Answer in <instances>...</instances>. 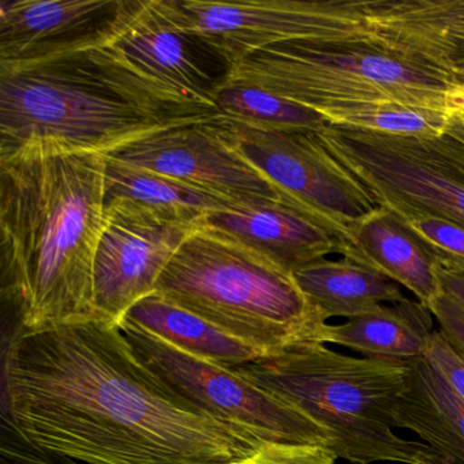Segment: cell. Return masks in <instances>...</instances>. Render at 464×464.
Segmentation results:
<instances>
[{
  "instance_id": "obj_8",
  "label": "cell",
  "mask_w": 464,
  "mask_h": 464,
  "mask_svg": "<svg viewBox=\"0 0 464 464\" xmlns=\"http://www.w3.org/2000/svg\"><path fill=\"white\" fill-rule=\"evenodd\" d=\"M230 146L262 173L287 205L330 230L344 254L357 227L379 210L368 189L319 140L317 131L249 126L217 116Z\"/></svg>"
},
{
  "instance_id": "obj_20",
  "label": "cell",
  "mask_w": 464,
  "mask_h": 464,
  "mask_svg": "<svg viewBox=\"0 0 464 464\" xmlns=\"http://www.w3.org/2000/svg\"><path fill=\"white\" fill-rule=\"evenodd\" d=\"M124 319L164 339L181 352L236 368L266 357L265 353L233 336L198 314L153 293L130 308Z\"/></svg>"
},
{
  "instance_id": "obj_16",
  "label": "cell",
  "mask_w": 464,
  "mask_h": 464,
  "mask_svg": "<svg viewBox=\"0 0 464 464\" xmlns=\"http://www.w3.org/2000/svg\"><path fill=\"white\" fill-rule=\"evenodd\" d=\"M342 257L392 279L423 305L441 293L433 257L387 208H380L357 227Z\"/></svg>"
},
{
  "instance_id": "obj_4",
  "label": "cell",
  "mask_w": 464,
  "mask_h": 464,
  "mask_svg": "<svg viewBox=\"0 0 464 464\" xmlns=\"http://www.w3.org/2000/svg\"><path fill=\"white\" fill-rule=\"evenodd\" d=\"M156 293L266 355L322 343L327 325L292 273L205 225L181 244Z\"/></svg>"
},
{
  "instance_id": "obj_25",
  "label": "cell",
  "mask_w": 464,
  "mask_h": 464,
  "mask_svg": "<svg viewBox=\"0 0 464 464\" xmlns=\"http://www.w3.org/2000/svg\"><path fill=\"white\" fill-rule=\"evenodd\" d=\"M336 459L323 445L266 442L251 455L229 464H335Z\"/></svg>"
},
{
  "instance_id": "obj_12",
  "label": "cell",
  "mask_w": 464,
  "mask_h": 464,
  "mask_svg": "<svg viewBox=\"0 0 464 464\" xmlns=\"http://www.w3.org/2000/svg\"><path fill=\"white\" fill-rule=\"evenodd\" d=\"M216 118L159 130L104 156L169 176L232 203L284 202L276 187L222 137Z\"/></svg>"
},
{
  "instance_id": "obj_11",
  "label": "cell",
  "mask_w": 464,
  "mask_h": 464,
  "mask_svg": "<svg viewBox=\"0 0 464 464\" xmlns=\"http://www.w3.org/2000/svg\"><path fill=\"white\" fill-rule=\"evenodd\" d=\"M197 225L129 199L105 202V224L94 257L97 319L121 324L157 284Z\"/></svg>"
},
{
  "instance_id": "obj_2",
  "label": "cell",
  "mask_w": 464,
  "mask_h": 464,
  "mask_svg": "<svg viewBox=\"0 0 464 464\" xmlns=\"http://www.w3.org/2000/svg\"><path fill=\"white\" fill-rule=\"evenodd\" d=\"M104 154L29 146L0 157V295L10 331L94 319Z\"/></svg>"
},
{
  "instance_id": "obj_6",
  "label": "cell",
  "mask_w": 464,
  "mask_h": 464,
  "mask_svg": "<svg viewBox=\"0 0 464 464\" xmlns=\"http://www.w3.org/2000/svg\"><path fill=\"white\" fill-rule=\"evenodd\" d=\"M227 82L265 89L314 112L358 102H396L450 116L464 111V93L445 72L372 42L268 45L236 62Z\"/></svg>"
},
{
  "instance_id": "obj_15",
  "label": "cell",
  "mask_w": 464,
  "mask_h": 464,
  "mask_svg": "<svg viewBox=\"0 0 464 464\" xmlns=\"http://www.w3.org/2000/svg\"><path fill=\"white\" fill-rule=\"evenodd\" d=\"M199 225L230 236L292 274L343 252L330 230L282 200L236 203L208 214Z\"/></svg>"
},
{
  "instance_id": "obj_13",
  "label": "cell",
  "mask_w": 464,
  "mask_h": 464,
  "mask_svg": "<svg viewBox=\"0 0 464 464\" xmlns=\"http://www.w3.org/2000/svg\"><path fill=\"white\" fill-rule=\"evenodd\" d=\"M113 44L151 77L213 107L232 72L217 48L173 18L164 0H129Z\"/></svg>"
},
{
  "instance_id": "obj_28",
  "label": "cell",
  "mask_w": 464,
  "mask_h": 464,
  "mask_svg": "<svg viewBox=\"0 0 464 464\" xmlns=\"http://www.w3.org/2000/svg\"><path fill=\"white\" fill-rule=\"evenodd\" d=\"M428 308L439 323L442 335L464 358V306L441 290Z\"/></svg>"
},
{
  "instance_id": "obj_7",
  "label": "cell",
  "mask_w": 464,
  "mask_h": 464,
  "mask_svg": "<svg viewBox=\"0 0 464 464\" xmlns=\"http://www.w3.org/2000/svg\"><path fill=\"white\" fill-rule=\"evenodd\" d=\"M317 135L380 208L464 227V142L450 132L399 137L328 123Z\"/></svg>"
},
{
  "instance_id": "obj_18",
  "label": "cell",
  "mask_w": 464,
  "mask_h": 464,
  "mask_svg": "<svg viewBox=\"0 0 464 464\" xmlns=\"http://www.w3.org/2000/svg\"><path fill=\"white\" fill-rule=\"evenodd\" d=\"M433 333L428 306L406 297L343 324L325 325L322 343L339 344L369 358L411 361L425 357Z\"/></svg>"
},
{
  "instance_id": "obj_17",
  "label": "cell",
  "mask_w": 464,
  "mask_h": 464,
  "mask_svg": "<svg viewBox=\"0 0 464 464\" xmlns=\"http://www.w3.org/2000/svg\"><path fill=\"white\" fill-rule=\"evenodd\" d=\"M395 428L409 429L448 464H464V401L425 358L409 361Z\"/></svg>"
},
{
  "instance_id": "obj_29",
  "label": "cell",
  "mask_w": 464,
  "mask_h": 464,
  "mask_svg": "<svg viewBox=\"0 0 464 464\" xmlns=\"http://www.w3.org/2000/svg\"><path fill=\"white\" fill-rule=\"evenodd\" d=\"M434 271L442 292L447 293L453 300L464 306V273L445 270L436 262H434Z\"/></svg>"
},
{
  "instance_id": "obj_9",
  "label": "cell",
  "mask_w": 464,
  "mask_h": 464,
  "mask_svg": "<svg viewBox=\"0 0 464 464\" xmlns=\"http://www.w3.org/2000/svg\"><path fill=\"white\" fill-rule=\"evenodd\" d=\"M119 327L162 380L211 417L252 434L263 444L331 447L333 440L319 423L235 368L181 352L130 320H121Z\"/></svg>"
},
{
  "instance_id": "obj_21",
  "label": "cell",
  "mask_w": 464,
  "mask_h": 464,
  "mask_svg": "<svg viewBox=\"0 0 464 464\" xmlns=\"http://www.w3.org/2000/svg\"><path fill=\"white\" fill-rule=\"evenodd\" d=\"M104 157L105 202L132 200L197 227L208 214L236 205L169 176Z\"/></svg>"
},
{
  "instance_id": "obj_26",
  "label": "cell",
  "mask_w": 464,
  "mask_h": 464,
  "mask_svg": "<svg viewBox=\"0 0 464 464\" xmlns=\"http://www.w3.org/2000/svg\"><path fill=\"white\" fill-rule=\"evenodd\" d=\"M2 464H83L63 456L53 455L26 441L9 418L2 415Z\"/></svg>"
},
{
  "instance_id": "obj_30",
  "label": "cell",
  "mask_w": 464,
  "mask_h": 464,
  "mask_svg": "<svg viewBox=\"0 0 464 464\" xmlns=\"http://www.w3.org/2000/svg\"><path fill=\"white\" fill-rule=\"evenodd\" d=\"M430 69L445 72L448 78H450V82L455 83L464 93V56L440 62V63L433 64Z\"/></svg>"
},
{
  "instance_id": "obj_3",
  "label": "cell",
  "mask_w": 464,
  "mask_h": 464,
  "mask_svg": "<svg viewBox=\"0 0 464 464\" xmlns=\"http://www.w3.org/2000/svg\"><path fill=\"white\" fill-rule=\"evenodd\" d=\"M218 115L143 72L113 42L0 67V157L29 146L107 154Z\"/></svg>"
},
{
  "instance_id": "obj_32",
  "label": "cell",
  "mask_w": 464,
  "mask_h": 464,
  "mask_svg": "<svg viewBox=\"0 0 464 464\" xmlns=\"http://www.w3.org/2000/svg\"><path fill=\"white\" fill-rule=\"evenodd\" d=\"M420 464H448L441 456L437 455L433 450H429L420 459Z\"/></svg>"
},
{
  "instance_id": "obj_5",
  "label": "cell",
  "mask_w": 464,
  "mask_h": 464,
  "mask_svg": "<svg viewBox=\"0 0 464 464\" xmlns=\"http://www.w3.org/2000/svg\"><path fill=\"white\" fill-rule=\"evenodd\" d=\"M235 369L319 423L330 450L350 464H420L430 450L392 430L409 361L352 357L314 342Z\"/></svg>"
},
{
  "instance_id": "obj_24",
  "label": "cell",
  "mask_w": 464,
  "mask_h": 464,
  "mask_svg": "<svg viewBox=\"0 0 464 464\" xmlns=\"http://www.w3.org/2000/svg\"><path fill=\"white\" fill-rule=\"evenodd\" d=\"M390 211V210H388ZM422 243L440 267L464 273V227L412 211H391Z\"/></svg>"
},
{
  "instance_id": "obj_31",
  "label": "cell",
  "mask_w": 464,
  "mask_h": 464,
  "mask_svg": "<svg viewBox=\"0 0 464 464\" xmlns=\"http://www.w3.org/2000/svg\"><path fill=\"white\" fill-rule=\"evenodd\" d=\"M447 132H450V135L464 142V111L463 112L456 113V115L450 118Z\"/></svg>"
},
{
  "instance_id": "obj_23",
  "label": "cell",
  "mask_w": 464,
  "mask_h": 464,
  "mask_svg": "<svg viewBox=\"0 0 464 464\" xmlns=\"http://www.w3.org/2000/svg\"><path fill=\"white\" fill-rule=\"evenodd\" d=\"M334 126L399 137H437L447 132L452 116L396 102L336 104L320 110Z\"/></svg>"
},
{
  "instance_id": "obj_14",
  "label": "cell",
  "mask_w": 464,
  "mask_h": 464,
  "mask_svg": "<svg viewBox=\"0 0 464 464\" xmlns=\"http://www.w3.org/2000/svg\"><path fill=\"white\" fill-rule=\"evenodd\" d=\"M129 0H15L0 5V67L113 42Z\"/></svg>"
},
{
  "instance_id": "obj_10",
  "label": "cell",
  "mask_w": 464,
  "mask_h": 464,
  "mask_svg": "<svg viewBox=\"0 0 464 464\" xmlns=\"http://www.w3.org/2000/svg\"><path fill=\"white\" fill-rule=\"evenodd\" d=\"M184 28L230 63L268 45L297 40L372 42L366 0H164Z\"/></svg>"
},
{
  "instance_id": "obj_27",
  "label": "cell",
  "mask_w": 464,
  "mask_h": 464,
  "mask_svg": "<svg viewBox=\"0 0 464 464\" xmlns=\"http://www.w3.org/2000/svg\"><path fill=\"white\" fill-rule=\"evenodd\" d=\"M423 358L440 372L448 385L464 401V358L450 346L441 331L431 334Z\"/></svg>"
},
{
  "instance_id": "obj_1",
  "label": "cell",
  "mask_w": 464,
  "mask_h": 464,
  "mask_svg": "<svg viewBox=\"0 0 464 464\" xmlns=\"http://www.w3.org/2000/svg\"><path fill=\"white\" fill-rule=\"evenodd\" d=\"M2 415L26 441L83 464H229L263 444L173 390L97 317L4 341Z\"/></svg>"
},
{
  "instance_id": "obj_19",
  "label": "cell",
  "mask_w": 464,
  "mask_h": 464,
  "mask_svg": "<svg viewBox=\"0 0 464 464\" xmlns=\"http://www.w3.org/2000/svg\"><path fill=\"white\" fill-rule=\"evenodd\" d=\"M293 276L325 320H349L376 311L384 303L406 298L401 285L392 279L344 257L311 263L295 270Z\"/></svg>"
},
{
  "instance_id": "obj_22",
  "label": "cell",
  "mask_w": 464,
  "mask_h": 464,
  "mask_svg": "<svg viewBox=\"0 0 464 464\" xmlns=\"http://www.w3.org/2000/svg\"><path fill=\"white\" fill-rule=\"evenodd\" d=\"M214 104L222 118L265 129L320 131L328 124L309 108L246 83L225 82L214 94Z\"/></svg>"
}]
</instances>
